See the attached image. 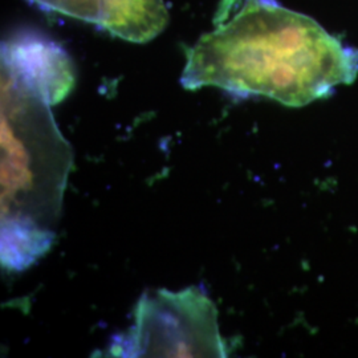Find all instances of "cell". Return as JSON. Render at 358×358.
Wrapping results in <instances>:
<instances>
[{
  "label": "cell",
  "mask_w": 358,
  "mask_h": 358,
  "mask_svg": "<svg viewBox=\"0 0 358 358\" xmlns=\"http://www.w3.org/2000/svg\"><path fill=\"white\" fill-rule=\"evenodd\" d=\"M51 103L1 66V264L22 271L56 238L72 149Z\"/></svg>",
  "instance_id": "cell-2"
},
{
  "label": "cell",
  "mask_w": 358,
  "mask_h": 358,
  "mask_svg": "<svg viewBox=\"0 0 358 358\" xmlns=\"http://www.w3.org/2000/svg\"><path fill=\"white\" fill-rule=\"evenodd\" d=\"M215 28L187 51L180 83L304 106L358 76V50L276 0H222Z\"/></svg>",
  "instance_id": "cell-1"
},
{
  "label": "cell",
  "mask_w": 358,
  "mask_h": 358,
  "mask_svg": "<svg viewBox=\"0 0 358 358\" xmlns=\"http://www.w3.org/2000/svg\"><path fill=\"white\" fill-rule=\"evenodd\" d=\"M113 357H226L217 310L198 287L145 294L134 324L109 348Z\"/></svg>",
  "instance_id": "cell-3"
},
{
  "label": "cell",
  "mask_w": 358,
  "mask_h": 358,
  "mask_svg": "<svg viewBox=\"0 0 358 358\" xmlns=\"http://www.w3.org/2000/svg\"><path fill=\"white\" fill-rule=\"evenodd\" d=\"M40 10L92 23L117 38L146 43L169 23L164 0H27Z\"/></svg>",
  "instance_id": "cell-4"
},
{
  "label": "cell",
  "mask_w": 358,
  "mask_h": 358,
  "mask_svg": "<svg viewBox=\"0 0 358 358\" xmlns=\"http://www.w3.org/2000/svg\"><path fill=\"white\" fill-rule=\"evenodd\" d=\"M1 66L24 80L51 105L62 103L75 87V65L69 55L38 32L15 34L3 43Z\"/></svg>",
  "instance_id": "cell-5"
}]
</instances>
